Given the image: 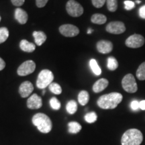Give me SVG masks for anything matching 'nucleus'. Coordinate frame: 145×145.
Masks as SVG:
<instances>
[{"instance_id":"nucleus-13","label":"nucleus","mask_w":145,"mask_h":145,"mask_svg":"<svg viewBox=\"0 0 145 145\" xmlns=\"http://www.w3.org/2000/svg\"><path fill=\"white\" fill-rule=\"evenodd\" d=\"M34 90V86L30 81H24L20 85L19 88V93L22 97H28Z\"/></svg>"},{"instance_id":"nucleus-16","label":"nucleus","mask_w":145,"mask_h":145,"mask_svg":"<svg viewBox=\"0 0 145 145\" xmlns=\"http://www.w3.org/2000/svg\"><path fill=\"white\" fill-rule=\"evenodd\" d=\"M20 47L23 51L27 52H33L36 48V46L33 43L30 42L26 40H22L20 43Z\"/></svg>"},{"instance_id":"nucleus-14","label":"nucleus","mask_w":145,"mask_h":145,"mask_svg":"<svg viewBox=\"0 0 145 145\" xmlns=\"http://www.w3.org/2000/svg\"><path fill=\"white\" fill-rule=\"evenodd\" d=\"M109 82L106 79L101 78L97 80L93 86V91L95 93H99L104 91L108 86Z\"/></svg>"},{"instance_id":"nucleus-8","label":"nucleus","mask_w":145,"mask_h":145,"mask_svg":"<svg viewBox=\"0 0 145 145\" xmlns=\"http://www.w3.org/2000/svg\"><path fill=\"white\" fill-rule=\"evenodd\" d=\"M106 31L114 34H120L126 31V26L122 22L115 21L109 23L106 26Z\"/></svg>"},{"instance_id":"nucleus-7","label":"nucleus","mask_w":145,"mask_h":145,"mask_svg":"<svg viewBox=\"0 0 145 145\" xmlns=\"http://www.w3.org/2000/svg\"><path fill=\"white\" fill-rule=\"evenodd\" d=\"M145 42L144 38L142 35L138 34H132L126 39L125 44L126 46L132 48H138L142 46Z\"/></svg>"},{"instance_id":"nucleus-37","label":"nucleus","mask_w":145,"mask_h":145,"mask_svg":"<svg viewBox=\"0 0 145 145\" xmlns=\"http://www.w3.org/2000/svg\"><path fill=\"white\" fill-rule=\"evenodd\" d=\"M139 108L140 110H145V100H142L139 102Z\"/></svg>"},{"instance_id":"nucleus-40","label":"nucleus","mask_w":145,"mask_h":145,"mask_svg":"<svg viewBox=\"0 0 145 145\" xmlns=\"http://www.w3.org/2000/svg\"><path fill=\"white\" fill-rule=\"evenodd\" d=\"M45 93V91L44 90V91H43V94H44Z\"/></svg>"},{"instance_id":"nucleus-27","label":"nucleus","mask_w":145,"mask_h":145,"mask_svg":"<svg viewBox=\"0 0 145 145\" xmlns=\"http://www.w3.org/2000/svg\"><path fill=\"white\" fill-rule=\"evenodd\" d=\"M9 37V30L8 28L2 27L0 28V44L4 42Z\"/></svg>"},{"instance_id":"nucleus-33","label":"nucleus","mask_w":145,"mask_h":145,"mask_svg":"<svg viewBox=\"0 0 145 145\" xmlns=\"http://www.w3.org/2000/svg\"><path fill=\"white\" fill-rule=\"evenodd\" d=\"M130 107L132 110H138L139 108V102L137 100H133L130 104Z\"/></svg>"},{"instance_id":"nucleus-36","label":"nucleus","mask_w":145,"mask_h":145,"mask_svg":"<svg viewBox=\"0 0 145 145\" xmlns=\"http://www.w3.org/2000/svg\"><path fill=\"white\" fill-rule=\"evenodd\" d=\"M5 67V63L3 60L0 57V71L3 70Z\"/></svg>"},{"instance_id":"nucleus-10","label":"nucleus","mask_w":145,"mask_h":145,"mask_svg":"<svg viewBox=\"0 0 145 145\" xmlns=\"http://www.w3.org/2000/svg\"><path fill=\"white\" fill-rule=\"evenodd\" d=\"M59 32L66 37H74L79 33V30L77 26L72 24H64L60 26Z\"/></svg>"},{"instance_id":"nucleus-38","label":"nucleus","mask_w":145,"mask_h":145,"mask_svg":"<svg viewBox=\"0 0 145 145\" xmlns=\"http://www.w3.org/2000/svg\"><path fill=\"white\" fill-rule=\"evenodd\" d=\"M92 32H93V30H92V29H91V28L88 29V34H91V33H92Z\"/></svg>"},{"instance_id":"nucleus-11","label":"nucleus","mask_w":145,"mask_h":145,"mask_svg":"<svg viewBox=\"0 0 145 145\" xmlns=\"http://www.w3.org/2000/svg\"><path fill=\"white\" fill-rule=\"evenodd\" d=\"M42 106V98L36 93L30 96L27 101V106L29 109L36 110L40 108Z\"/></svg>"},{"instance_id":"nucleus-18","label":"nucleus","mask_w":145,"mask_h":145,"mask_svg":"<svg viewBox=\"0 0 145 145\" xmlns=\"http://www.w3.org/2000/svg\"><path fill=\"white\" fill-rule=\"evenodd\" d=\"M91 21L93 24H104L106 22L107 18L104 14H95L91 16Z\"/></svg>"},{"instance_id":"nucleus-21","label":"nucleus","mask_w":145,"mask_h":145,"mask_svg":"<svg viewBox=\"0 0 145 145\" xmlns=\"http://www.w3.org/2000/svg\"><path fill=\"white\" fill-rule=\"evenodd\" d=\"M89 66L91 69L92 71L93 72V73L95 74V75H100L101 73V68L99 67V66L97 64V61H96L95 59H92L90 60L89 61Z\"/></svg>"},{"instance_id":"nucleus-1","label":"nucleus","mask_w":145,"mask_h":145,"mask_svg":"<svg viewBox=\"0 0 145 145\" xmlns=\"http://www.w3.org/2000/svg\"><path fill=\"white\" fill-rule=\"evenodd\" d=\"M122 95L117 92H113L101 95L97 99V104L99 108L104 110H112L116 108L122 101Z\"/></svg>"},{"instance_id":"nucleus-9","label":"nucleus","mask_w":145,"mask_h":145,"mask_svg":"<svg viewBox=\"0 0 145 145\" xmlns=\"http://www.w3.org/2000/svg\"><path fill=\"white\" fill-rule=\"evenodd\" d=\"M36 69V64L33 61L24 62L18 69V74L20 76H26L31 74Z\"/></svg>"},{"instance_id":"nucleus-34","label":"nucleus","mask_w":145,"mask_h":145,"mask_svg":"<svg viewBox=\"0 0 145 145\" xmlns=\"http://www.w3.org/2000/svg\"><path fill=\"white\" fill-rule=\"evenodd\" d=\"M11 1H12V4L14 5L17 7H20L24 4L25 0H11Z\"/></svg>"},{"instance_id":"nucleus-41","label":"nucleus","mask_w":145,"mask_h":145,"mask_svg":"<svg viewBox=\"0 0 145 145\" xmlns=\"http://www.w3.org/2000/svg\"><path fill=\"white\" fill-rule=\"evenodd\" d=\"M0 21H1V17H0Z\"/></svg>"},{"instance_id":"nucleus-22","label":"nucleus","mask_w":145,"mask_h":145,"mask_svg":"<svg viewBox=\"0 0 145 145\" xmlns=\"http://www.w3.org/2000/svg\"><path fill=\"white\" fill-rule=\"evenodd\" d=\"M136 75L139 80H145V61L141 63V65L138 67L136 72Z\"/></svg>"},{"instance_id":"nucleus-32","label":"nucleus","mask_w":145,"mask_h":145,"mask_svg":"<svg viewBox=\"0 0 145 145\" xmlns=\"http://www.w3.org/2000/svg\"><path fill=\"white\" fill-rule=\"evenodd\" d=\"M48 0H36V5L39 8H43L48 2Z\"/></svg>"},{"instance_id":"nucleus-31","label":"nucleus","mask_w":145,"mask_h":145,"mask_svg":"<svg viewBox=\"0 0 145 145\" xmlns=\"http://www.w3.org/2000/svg\"><path fill=\"white\" fill-rule=\"evenodd\" d=\"M124 8L126 10H131L135 8V3L132 1H124Z\"/></svg>"},{"instance_id":"nucleus-3","label":"nucleus","mask_w":145,"mask_h":145,"mask_svg":"<svg viewBox=\"0 0 145 145\" xmlns=\"http://www.w3.org/2000/svg\"><path fill=\"white\" fill-rule=\"evenodd\" d=\"M143 140V136L140 130L135 128L124 132L121 139L122 145H140Z\"/></svg>"},{"instance_id":"nucleus-20","label":"nucleus","mask_w":145,"mask_h":145,"mask_svg":"<svg viewBox=\"0 0 145 145\" xmlns=\"http://www.w3.org/2000/svg\"><path fill=\"white\" fill-rule=\"evenodd\" d=\"M68 131L71 134H77L81 131L82 127L77 122H71L68 124Z\"/></svg>"},{"instance_id":"nucleus-5","label":"nucleus","mask_w":145,"mask_h":145,"mask_svg":"<svg viewBox=\"0 0 145 145\" xmlns=\"http://www.w3.org/2000/svg\"><path fill=\"white\" fill-rule=\"evenodd\" d=\"M122 86L126 92L130 93H134L137 91L138 86L136 82L135 78L133 75L128 73L122 79Z\"/></svg>"},{"instance_id":"nucleus-26","label":"nucleus","mask_w":145,"mask_h":145,"mask_svg":"<svg viewBox=\"0 0 145 145\" xmlns=\"http://www.w3.org/2000/svg\"><path fill=\"white\" fill-rule=\"evenodd\" d=\"M107 8L110 12H114L118 9V0H106Z\"/></svg>"},{"instance_id":"nucleus-25","label":"nucleus","mask_w":145,"mask_h":145,"mask_svg":"<svg viewBox=\"0 0 145 145\" xmlns=\"http://www.w3.org/2000/svg\"><path fill=\"white\" fill-rule=\"evenodd\" d=\"M49 89L52 93L56 94V95H59L62 93V88L57 83H52L48 86Z\"/></svg>"},{"instance_id":"nucleus-29","label":"nucleus","mask_w":145,"mask_h":145,"mask_svg":"<svg viewBox=\"0 0 145 145\" xmlns=\"http://www.w3.org/2000/svg\"><path fill=\"white\" fill-rule=\"evenodd\" d=\"M50 104L51 108L54 110H59L61 108V102L56 97H52L50 100Z\"/></svg>"},{"instance_id":"nucleus-35","label":"nucleus","mask_w":145,"mask_h":145,"mask_svg":"<svg viewBox=\"0 0 145 145\" xmlns=\"http://www.w3.org/2000/svg\"><path fill=\"white\" fill-rule=\"evenodd\" d=\"M139 16L142 19H145V5L141 7L138 11Z\"/></svg>"},{"instance_id":"nucleus-28","label":"nucleus","mask_w":145,"mask_h":145,"mask_svg":"<svg viewBox=\"0 0 145 145\" xmlns=\"http://www.w3.org/2000/svg\"><path fill=\"white\" fill-rule=\"evenodd\" d=\"M97 119V114H95V112H89L85 116V120L88 123H89V124H91V123L95 122Z\"/></svg>"},{"instance_id":"nucleus-19","label":"nucleus","mask_w":145,"mask_h":145,"mask_svg":"<svg viewBox=\"0 0 145 145\" xmlns=\"http://www.w3.org/2000/svg\"><path fill=\"white\" fill-rule=\"evenodd\" d=\"M89 100V95L87 91H81L78 95V101L81 106H86Z\"/></svg>"},{"instance_id":"nucleus-2","label":"nucleus","mask_w":145,"mask_h":145,"mask_svg":"<svg viewBox=\"0 0 145 145\" xmlns=\"http://www.w3.org/2000/svg\"><path fill=\"white\" fill-rule=\"evenodd\" d=\"M32 121L34 126L37 127L39 131L42 133H48L52 130V121L46 114H36L32 118Z\"/></svg>"},{"instance_id":"nucleus-6","label":"nucleus","mask_w":145,"mask_h":145,"mask_svg":"<svg viewBox=\"0 0 145 145\" xmlns=\"http://www.w3.org/2000/svg\"><path fill=\"white\" fill-rule=\"evenodd\" d=\"M66 10L68 14L72 17H79L83 13V7L75 0H69L67 3Z\"/></svg>"},{"instance_id":"nucleus-39","label":"nucleus","mask_w":145,"mask_h":145,"mask_svg":"<svg viewBox=\"0 0 145 145\" xmlns=\"http://www.w3.org/2000/svg\"><path fill=\"white\" fill-rule=\"evenodd\" d=\"M136 3H141V1H139V0H137V1H136Z\"/></svg>"},{"instance_id":"nucleus-23","label":"nucleus","mask_w":145,"mask_h":145,"mask_svg":"<svg viewBox=\"0 0 145 145\" xmlns=\"http://www.w3.org/2000/svg\"><path fill=\"white\" fill-rule=\"evenodd\" d=\"M107 67H108L109 70L115 71L118 67V63L117 60L114 57H110L108 59Z\"/></svg>"},{"instance_id":"nucleus-24","label":"nucleus","mask_w":145,"mask_h":145,"mask_svg":"<svg viewBox=\"0 0 145 145\" xmlns=\"http://www.w3.org/2000/svg\"><path fill=\"white\" fill-rule=\"evenodd\" d=\"M67 111L69 114H74L77 110V104L75 101L71 100L67 104Z\"/></svg>"},{"instance_id":"nucleus-15","label":"nucleus","mask_w":145,"mask_h":145,"mask_svg":"<svg viewBox=\"0 0 145 145\" xmlns=\"http://www.w3.org/2000/svg\"><path fill=\"white\" fill-rule=\"evenodd\" d=\"M15 18L21 24H24L28 21V14L21 8H17L15 11Z\"/></svg>"},{"instance_id":"nucleus-4","label":"nucleus","mask_w":145,"mask_h":145,"mask_svg":"<svg viewBox=\"0 0 145 145\" xmlns=\"http://www.w3.org/2000/svg\"><path fill=\"white\" fill-rule=\"evenodd\" d=\"M54 75L52 71L48 69L41 71L36 81V86L39 89H45L52 83Z\"/></svg>"},{"instance_id":"nucleus-17","label":"nucleus","mask_w":145,"mask_h":145,"mask_svg":"<svg viewBox=\"0 0 145 145\" xmlns=\"http://www.w3.org/2000/svg\"><path fill=\"white\" fill-rule=\"evenodd\" d=\"M33 36L36 44L38 46H41L46 40V35L44 32L42 31H34L33 32Z\"/></svg>"},{"instance_id":"nucleus-30","label":"nucleus","mask_w":145,"mask_h":145,"mask_svg":"<svg viewBox=\"0 0 145 145\" xmlns=\"http://www.w3.org/2000/svg\"><path fill=\"white\" fill-rule=\"evenodd\" d=\"M93 6L97 8H100L106 3V0H91Z\"/></svg>"},{"instance_id":"nucleus-12","label":"nucleus","mask_w":145,"mask_h":145,"mask_svg":"<svg viewBox=\"0 0 145 145\" xmlns=\"http://www.w3.org/2000/svg\"><path fill=\"white\" fill-rule=\"evenodd\" d=\"M97 49L102 54H108L113 50V44L109 40H100L97 43Z\"/></svg>"}]
</instances>
